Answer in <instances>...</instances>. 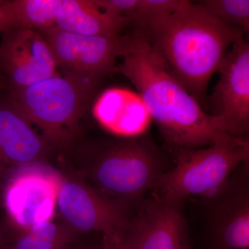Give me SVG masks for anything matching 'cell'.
Wrapping results in <instances>:
<instances>
[{"mask_svg": "<svg viewBox=\"0 0 249 249\" xmlns=\"http://www.w3.org/2000/svg\"><path fill=\"white\" fill-rule=\"evenodd\" d=\"M171 76L203 109L210 80L228 51L245 33L216 19L191 1L134 26Z\"/></svg>", "mask_w": 249, "mask_h": 249, "instance_id": "obj_1", "label": "cell"}, {"mask_svg": "<svg viewBox=\"0 0 249 249\" xmlns=\"http://www.w3.org/2000/svg\"><path fill=\"white\" fill-rule=\"evenodd\" d=\"M121 40L122 61L114 73L134 85L173 150L206 147L231 137L171 76L138 31L121 36Z\"/></svg>", "mask_w": 249, "mask_h": 249, "instance_id": "obj_2", "label": "cell"}, {"mask_svg": "<svg viewBox=\"0 0 249 249\" xmlns=\"http://www.w3.org/2000/svg\"><path fill=\"white\" fill-rule=\"evenodd\" d=\"M169 169L163 152L150 135L144 134L95 147L88 174L98 193L129 208L153 191Z\"/></svg>", "mask_w": 249, "mask_h": 249, "instance_id": "obj_3", "label": "cell"}, {"mask_svg": "<svg viewBox=\"0 0 249 249\" xmlns=\"http://www.w3.org/2000/svg\"><path fill=\"white\" fill-rule=\"evenodd\" d=\"M175 165L161 175L152 196L183 205L191 196L217 192L249 160L248 137H231L198 149H175Z\"/></svg>", "mask_w": 249, "mask_h": 249, "instance_id": "obj_4", "label": "cell"}, {"mask_svg": "<svg viewBox=\"0 0 249 249\" xmlns=\"http://www.w3.org/2000/svg\"><path fill=\"white\" fill-rule=\"evenodd\" d=\"M94 91L55 76L27 88L10 90V101L49 145H68L89 106Z\"/></svg>", "mask_w": 249, "mask_h": 249, "instance_id": "obj_5", "label": "cell"}, {"mask_svg": "<svg viewBox=\"0 0 249 249\" xmlns=\"http://www.w3.org/2000/svg\"><path fill=\"white\" fill-rule=\"evenodd\" d=\"M39 31L65 78L95 91L103 77L114 73L121 55V36L81 35L58 28Z\"/></svg>", "mask_w": 249, "mask_h": 249, "instance_id": "obj_6", "label": "cell"}, {"mask_svg": "<svg viewBox=\"0 0 249 249\" xmlns=\"http://www.w3.org/2000/svg\"><path fill=\"white\" fill-rule=\"evenodd\" d=\"M4 192V204L15 225L26 231L40 223L53 220L65 178L41 161L15 168Z\"/></svg>", "mask_w": 249, "mask_h": 249, "instance_id": "obj_7", "label": "cell"}, {"mask_svg": "<svg viewBox=\"0 0 249 249\" xmlns=\"http://www.w3.org/2000/svg\"><path fill=\"white\" fill-rule=\"evenodd\" d=\"M204 199L210 249H249V160Z\"/></svg>", "mask_w": 249, "mask_h": 249, "instance_id": "obj_8", "label": "cell"}, {"mask_svg": "<svg viewBox=\"0 0 249 249\" xmlns=\"http://www.w3.org/2000/svg\"><path fill=\"white\" fill-rule=\"evenodd\" d=\"M219 80L207 98L210 115L233 137H248L249 44L238 39L228 51L217 71Z\"/></svg>", "mask_w": 249, "mask_h": 249, "instance_id": "obj_9", "label": "cell"}, {"mask_svg": "<svg viewBox=\"0 0 249 249\" xmlns=\"http://www.w3.org/2000/svg\"><path fill=\"white\" fill-rule=\"evenodd\" d=\"M137 206L121 234L126 249H191L182 205L153 196Z\"/></svg>", "mask_w": 249, "mask_h": 249, "instance_id": "obj_10", "label": "cell"}, {"mask_svg": "<svg viewBox=\"0 0 249 249\" xmlns=\"http://www.w3.org/2000/svg\"><path fill=\"white\" fill-rule=\"evenodd\" d=\"M57 207L65 223L78 233L95 231L107 236L122 234L130 218L128 207L107 199L82 181L65 179Z\"/></svg>", "mask_w": 249, "mask_h": 249, "instance_id": "obj_11", "label": "cell"}, {"mask_svg": "<svg viewBox=\"0 0 249 249\" xmlns=\"http://www.w3.org/2000/svg\"><path fill=\"white\" fill-rule=\"evenodd\" d=\"M0 66L10 90L59 76L49 44L40 31L31 28H15L1 34Z\"/></svg>", "mask_w": 249, "mask_h": 249, "instance_id": "obj_12", "label": "cell"}, {"mask_svg": "<svg viewBox=\"0 0 249 249\" xmlns=\"http://www.w3.org/2000/svg\"><path fill=\"white\" fill-rule=\"evenodd\" d=\"M29 22L36 30L58 28L87 36L119 37L124 29L101 11L94 0H33Z\"/></svg>", "mask_w": 249, "mask_h": 249, "instance_id": "obj_13", "label": "cell"}, {"mask_svg": "<svg viewBox=\"0 0 249 249\" xmlns=\"http://www.w3.org/2000/svg\"><path fill=\"white\" fill-rule=\"evenodd\" d=\"M92 111L101 127L124 139L145 134L152 120L138 93L121 88L103 91L93 105Z\"/></svg>", "mask_w": 249, "mask_h": 249, "instance_id": "obj_14", "label": "cell"}, {"mask_svg": "<svg viewBox=\"0 0 249 249\" xmlns=\"http://www.w3.org/2000/svg\"><path fill=\"white\" fill-rule=\"evenodd\" d=\"M48 147L10 99L0 103V164L16 168L41 161Z\"/></svg>", "mask_w": 249, "mask_h": 249, "instance_id": "obj_15", "label": "cell"}, {"mask_svg": "<svg viewBox=\"0 0 249 249\" xmlns=\"http://www.w3.org/2000/svg\"><path fill=\"white\" fill-rule=\"evenodd\" d=\"M78 234L67 223L48 221L20 232L11 241L9 249H69Z\"/></svg>", "mask_w": 249, "mask_h": 249, "instance_id": "obj_16", "label": "cell"}, {"mask_svg": "<svg viewBox=\"0 0 249 249\" xmlns=\"http://www.w3.org/2000/svg\"><path fill=\"white\" fill-rule=\"evenodd\" d=\"M196 4L221 22L249 33V0H203Z\"/></svg>", "mask_w": 249, "mask_h": 249, "instance_id": "obj_17", "label": "cell"}, {"mask_svg": "<svg viewBox=\"0 0 249 249\" xmlns=\"http://www.w3.org/2000/svg\"><path fill=\"white\" fill-rule=\"evenodd\" d=\"M191 3L188 0H138L130 24L135 26L152 16L178 11Z\"/></svg>", "mask_w": 249, "mask_h": 249, "instance_id": "obj_18", "label": "cell"}, {"mask_svg": "<svg viewBox=\"0 0 249 249\" xmlns=\"http://www.w3.org/2000/svg\"><path fill=\"white\" fill-rule=\"evenodd\" d=\"M105 14L116 21L123 28L130 24L138 0H94Z\"/></svg>", "mask_w": 249, "mask_h": 249, "instance_id": "obj_19", "label": "cell"}, {"mask_svg": "<svg viewBox=\"0 0 249 249\" xmlns=\"http://www.w3.org/2000/svg\"><path fill=\"white\" fill-rule=\"evenodd\" d=\"M19 27L10 1H0V33Z\"/></svg>", "mask_w": 249, "mask_h": 249, "instance_id": "obj_20", "label": "cell"}, {"mask_svg": "<svg viewBox=\"0 0 249 249\" xmlns=\"http://www.w3.org/2000/svg\"><path fill=\"white\" fill-rule=\"evenodd\" d=\"M113 236L103 235L99 242L91 245H79L76 240L69 249H112Z\"/></svg>", "mask_w": 249, "mask_h": 249, "instance_id": "obj_21", "label": "cell"}, {"mask_svg": "<svg viewBox=\"0 0 249 249\" xmlns=\"http://www.w3.org/2000/svg\"><path fill=\"white\" fill-rule=\"evenodd\" d=\"M112 249H126L124 241L121 237V234L113 236Z\"/></svg>", "mask_w": 249, "mask_h": 249, "instance_id": "obj_22", "label": "cell"}, {"mask_svg": "<svg viewBox=\"0 0 249 249\" xmlns=\"http://www.w3.org/2000/svg\"><path fill=\"white\" fill-rule=\"evenodd\" d=\"M4 75L3 73L2 70H1V66H0V91L2 89L3 86H4Z\"/></svg>", "mask_w": 249, "mask_h": 249, "instance_id": "obj_23", "label": "cell"}, {"mask_svg": "<svg viewBox=\"0 0 249 249\" xmlns=\"http://www.w3.org/2000/svg\"><path fill=\"white\" fill-rule=\"evenodd\" d=\"M6 169H7V168H5L3 165L0 164V184H1L2 178H4L5 171H6Z\"/></svg>", "mask_w": 249, "mask_h": 249, "instance_id": "obj_24", "label": "cell"}]
</instances>
